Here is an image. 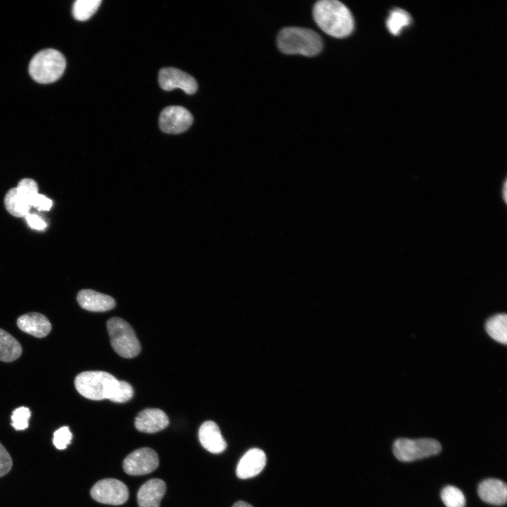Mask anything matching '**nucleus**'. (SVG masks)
<instances>
[{"label":"nucleus","mask_w":507,"mask_h":507,"mask_svg":"<svg viewBox=\"0 0 507 507\" xmlns=\"http://www.w3.org/2000/svg\"><path fill=\"white\" fill-rule=\"evenodd\" d=\"M313 15L318 26L333 37H346L353 30V15L349 9L339 1H318L313 7Z\"/></svg>","instance_id":"f257e3e1"},{"label":"nucleus","mask_w":507,"mask_h":507,"mask_svg":"<svg viewBox=\"0 0 507 507\" xmlns=\"http://www.w3.org/2000/svg\"><path fill=\"white\" fill-rule=\"evenodd\" d=\"M277 44L285 54H301L314 56L323 48L320 36L315 31L303 27H287L283 28L277 37Z\"/></svg>","instance_id":"f03ea898"},{"label":"nucleus","mask_w":507,"mask_h":507,"mask_svg":"<svg viewBox=\"0 0 507 507\" xmlns=\"http://www.w3.org/2000/svg\"><path fill=\"white\" fill-rule=\"evenodd\" d=\"M118 382V380L107 372L84 371L76 376L75 387L82 396L99 401L110 399Z\"/></svg>","instance_id":"7ed1b4c3"},{"label":"nucleus","mask_w":507,"mask_h":507,"mask_svg":"<svg viewBox=\"0 0 507 507\" xmlns=\"http://www.w3.org/2000/svg\"><path fill=\"white\" fill-rule=\"evenodd\" d=\"M65 65V59L61 52L47 49L34 56L29 65V73L36 82L49 84L61 77Z\"/></svg>","instance_id":"20e7f679"},{"label":"nucleus","mask_w":507,"mask_h":507,"mask_svg":"<svg viewBox=\"0 0 507 507\" xmlns=\"http://www.w3.org/2000/svg\"><path fill=\"white\" fill-rule=\"evenodd\" d=\"M106 326L111 344L118 355L130 358L139 353V342L133 329L125 320L113 317L107 321Z\"/></svg>","instance_id":"39448f33"},{"label":"nucleus","mask_w":507,"mask_h":507,"mask_svg":"<svg viewBox=\"0 0 507 507\" xmlns=\"http://www.w3.org/2000/svg\"><path fill=\"white\" fill-rule=\"evenodd\" d=\"M442 449L439 442L433 439H411L401 438L393 445L396 458L403 462H410L437 454Z\"/></svg>","instance_id":"423d86ee"},{"label":"nucleus","mask_w":507,"mask_h":507,"mask_svg":"<svg viewBox=\"0 0 507 507\" xmlns=\"http://www.w3.org/2000/svg\"><path fill=\"white\" fill-rule=\"evenodd\" d=\"M90 495L99 503L118 506L127 501L129 491L123 482L107 478L95 483L90 490Z\"/></svg>","instance_id":"0eeeda50"},{"label":"nucleus","mask_w":507,"mask_h":507,"mask_svg":"<svg viewBox=\"0 0 507 507\" xmlns=\"http://www.w3.org/2000/svg\"><path fill=\"white\" fill-rule=\"evenodd\" d=\"M159 464L154 450L143 447L133 451L123 461V470L130 475H142L155 470Z\"/></svg>","instance_id":"6e6552de"},{"label":"nucleus","mask_w":507,"mask_h":507,"mask_svg":"<svg viewBox=\"0 0 507 507\" xmlns=\"http://www.w3.org/2000/svg\"><path fill=\"white\" fill-rule=\"evenodd\" d=\"M191 113L182 106H170L165 108L159 116L161 130L168 134H180L192 124Z\"/></svg>","instance_id":"1a4fd4ad"},{"label":"nucleus","mask_w":507,"mask_h":507,"mask_svg":"<svg viewBox=\"0 0 507 507\" xmlns=\"http://www.w3.org/2000/svg\"><path fill=\"white\" fill-rule=\"evenodd\" d=\"M158 82L165 91L179 88L188 94H193L197 89V82L193 77L174 68H164L158 73Z\"/></svg>","instance_id":"9d476101"},{"label":"nucleus","mask_w":507,"mask_h":507,"mask_svg":"<svg viewBox=\"0 0 507 507\" xmlns=\"http://www.w3.org/2000/svg\"><path fill=\"white\" fill-rule=\"evenodd\" d=\"M266 463V456L261 449L254 448L247 451L239 460L237 476L240 479L253 477L259 474Z\"/></svg>","instance_id":"9b49d317"},{"label":"nucleus","mask_w":507,"mask_h":507,"mask_svg":"<svg viewBox=\"0 0 507 507\" xmlns=\"http://www.w3.org/2000/svg\"><path fill=\"white\" fill-rule=\"evenodd\" d=\"M168 424L167 415L158 408H146L138 413L134 420L137 430L145 433L159 432Z\"/></svg>","instance_id":"f8f14e48"},{"label":"nucleus","mask_w":507,"mask_h":507,"mask_svg":"<svg viewBox=\"0 0 507 507\" xmlns=\"http://www.w3.org/2000/svg\"><path fill=\"white\" fill-rule=\"evenodd\" d=\"M199 439L201 446L213 453H220L227 447L218 425L211 420L204 422L199 430Z\"/></svg>","instance_id":"ddd939ff"},{"label":"nucleus","mask_w":507,"mask_h":507,"mask_svg":"<svg viewBox=\"0 0 507 507\" xmlns=\"http://www.w3.org/2000/svg\"><path fill=\"white\" fill-rule=\"evenodd\" d=\"M165 491L166 485L162 480L154 478L148 480L137 492L139 507H159Z\"/></svg>","instance_id":"4468645a"},{"label":"nucleus","mask_w":507,"mask_h":507,"mask_svg":"<svg viewBox=\"0 0 507 507\" xmlns=\"http://www.w3.org/2000/svg\"><path fill=\"white\" fill-rule=\"evenodd\" d=\"M77 301L82 308L93 312H104L115 306L113 298L92 289L80 290Z\"/></svg>","instance_id":"2eb2a0df"},{"label":"nucleus","mask_w":507,"mask_h":507,"mask_svg":"<svg viewBox=\"0 0 507 507\" xmlns=\"http://www.w3.org/2000/svg\"><path fill=\"white\" fill-rule=\"evenodd\" d=\"M17 325L23 332L38 338L46 337L51 330L48 318L39 313L20 315L17 320Z\"/></svg>","instance_id":"dca6fc26"},{"label":"nucleus","mask_w":507,"mask_h":507,"mask_svg":"<svg viewBox=\"0 0 507 507\" xmlns=\"http://www.w3.org/2000/svg\"><path fill=\"white\" fill-rule=\"evenodd\" d=\"M480 499L492 505H503L506 502L507 487L503 481L489 478L482 481L477 490Z\"/></svg>","instance_id":"f3484780"},{"label":"nucleus","mask_w":507,"mask_h":507,"mask_svg":"<svg viewBox=\"0 0 507 507\" xmlns=\"http://www.w3.org/2000/svg\"><path fill=\"white\" fill-rule=\"evenodd\" d=\"M21 353L22 347L17 339L0 329V361L11 362L18 358Z\"/></svg>","instance_id":"a211bd4d"},{"label":"nucleus","mask_w":507,"mask_h":507,"mask_svg":"<svg viewBox=\"0 0 507 507\" xmlns=\"http://www.w3.org/2000/svg\"><path fill=\"white\" fill-rule=\"evenodd\" d=\"M487 334L495 341L506 344L507 342V315L498 313L490 317L485 323Z\"/></svg>","instance_id":"6ab92c4d"},{"label":"nucleus","mask_w":507,"mask_h":507,"mask_svg":"<svg viewBox=\"0 0 507 507\" xmlns=\"http://www.w3.org/2000/svg\"><path fill=\"white\" fill-rule=\"evenodd\" d=\"M4 205L7 211L18 218L25 217L30 210V204L21 197L16 188H12L5 196Z\"/></svg>","instance_id":"aec40b11"},{"label":"nucleus","mask_w":507,"mask_h":507,"mask_svg":"<svg viewBox=\"0 0 507 507\" xmlns=\"http://www.w3.org/2000/svg\"><path fill=\"white\" fill-rule=\"evenodd\" d=\"M101 0H77L73 6L74 18L80 21L90 18L97 11Z\"/></svg>","instance_id":"412c9836"},{"label":"nucleus","mask_w":507,"mask_h":507,"mask_svg":"<svg viewBox=\"0 0 507 507\" xmlns=\"http://www.w3.org/2000/svg\"><path fill=\"white\" fill-rule=\"evenodd\" d=\"M441 499L446 507H465V499L458 488L448 485L441 492Z\"/></svg>","instance_id":"4be33fe9"},{"label":"nucleus","mask_w":507,"mask_h":507,"mask_svg":"<svg viewBox=\"0 0 507 507\" xmlns=\"http://www.w3.org/2000/svg\"><path fill=\"white\" fill-rule=\"evenodd\" d=\"M410 23L409 15L403 10L397 9L390 13L387 21V26L392 34L396 35L399 34L403 27L408 25Z\"/></svg>","instance_id":"5701e85b"},{"label":"nucleus","mask_w":507,"mask_h":507,"mask_svg":"<svg viewBox=\"0 0 507 507\" xmlns=\"http://www.w3.org/2000/svg\"><path fill=\"white\" fill-rule=\"evenodd\" d=\"M15 188L18 194L26 200L30 205L33 199L38 194L37 184L32 179L24 178L21 180Z\"/></svg>","instance_id":"b1692460"},{"label":"nucleus","mask_w":507,"mask_h":507,"mask_svg":"<svg viewBox=\"0 0 507 507\" xmlns=\"http://www.w3.org/2000/svg\"><path fill=\"white\" fill-rule=\"evenodd\" d=\"M31 412L27 407L20 406L15 408L11 415L12 426L16 430H25L29 425Z\"/></svg>","instance_id":"393cba45"},{"label":"nucleus","mask_w":507,"mask_h":507,"mask_svg":"<svg viewBox=\"0 0 507 507\" xmlns=\"http://www.w3.org/2000/svg\"><path fill=\"white\" fill-rule=\"evenodd\" d=\"M133 394V389L129 383L118 380V384L109 400L115 403H125L132 399Z\"/></svg>","instance_id":"a878e982"},{"label":"nucleus","mask_w":507,"mask_h":507,"mask_svg":"<svg viewBox=\"0 0 507 507\" xmlns=\"http://www.w3.org/2000/svg\"><path fill=\"white\" fill-rule=\"evenodd\" d=\"M72 433L68 427H60L54 433L53 443L56 449H65L72 440Z\"/></svg>","instance_id":"bb28decb"},{"label":"nucleus","mask_w":507,"mask_h":507,"mask_svg":"<svg viewBox=\"0 0 507 507\" xmlns=\"http://www.w3.org/2000/svg\"><path fill=\"white\" fill-rule=\"evenodd\" d=\"M12 465L10 454L0 443V477L6 475L11 470Z\"/></svg>","instance_id":"cd10ccee"},{"label":"nucleus","mask_w":507,"mask_h":507,"mask_svg":"<svg viewBox=\"0 0 507 507\" xmlns=\"http://www.w3.org/2000/svg\"><path fill=\"white\" fill-rule=\"evenodd\" d=\"M52 201L46 196L38 194L31 201V206L37 208L39 211H49L52 206Z\"/></svg>","instance_id":"c85d7f7f"},{"label":"nucleus","mask_w":507,"mask_h":507,"mask_svg":"<svg viewBox=\"0 0 507 507\" xmlns=\"http://www.w3.org/2000/svg\"><path fill=\"white\" fill-rule=\"evenodd\" d=\"M27 223L33 229L42 230L46 228V222L39 215L33 213H27L25 216Z\"/></svg>","instance_id":"c756f323"},{"label":"nucleus","mask_w":507,"mask_h":507,"mask_svg":"<svg viewBox=\"0 0 507 507\" xmlns=\"http://www.w3.org/2000/svg\"><path fill=\"white\" fill-rule=\"evenodd\" d=\"M232 507H253L251 504L243 501H237Z\"/></svg>","instance_id":"7c9ffc66"}]
</instances>
